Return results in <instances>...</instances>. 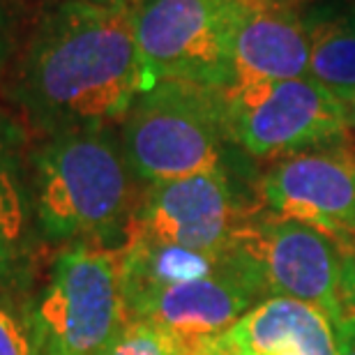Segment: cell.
I'll return each instance as SVG.
<instances>
[{
    "mask_svg": "<svg viewBox=\"0 0 355 355\" xmlns=\"http://www.w3.org/2000/svg\"><path fill=\"white\" fill-rule=\"evenodd\" d=\"M266 210L355 245V148L351 141L293 153L268 162L257 175Z\"/></svg>",
    "mask_w": 355,
    "mask_h": 355,
    "instance_id": "9c48e42d",
    "label": "cell"
},
{
    "mask_svg": "<svg viewBox=\"0 0 355 355\" xmlns=\"http://www.w3.org/2000/svg\"><path fill=\"white\" fill-rule=\"evenodd\" d=\"M97 3H125V0H97Z\"/></svg>",
    "mask_w": 355,
    "mask_h": 355,
    "instance_id": "d4e9b609",
    "label": "cell"
},
{
    "mask_svg": "<svg viewBox=\"0 0 355 355\" xmlns=\"http://www.w3.org/2000/svg\"><path fill=\"white\" fill-rule=\"evenodd\" d=\"M33 203L46 247L118 252L127 240L141 182L118 127H86L37 137L28 146Z\"/></svg>",
    "mask_w": 355,
    "mask_h": 355,
    "instance_id": "7a4b0ae2",
    "label": "cell"
},
{
    "mask_svg": "<svg viewBox=\"0 0 355 355\" xmlns=\"http://www.w3.org/2000/svg\"><path fill=\"white\" fill-rule=\"evenodd\" d=\"M266 297V284L257 266L238 247H231L224 270L159 291L130 321L157 325L189 351L201 342L222 337Z\"/></svg>",
    "mask_w": 355,
    "mask_h": 355,
    "instance_id": "30bf717a",
    "label": "cell"
},
{
    "mask_svg": "<svg viewBox=\"0 0 355 355\" xmlns=\"http://www.w3.org/2000/svg\"><path fill=\"white\" fill-rule=\"evenodd\" d=\"M233 247L257 266L268 297L282 295L314 304L330 323L344 316V245L330 233L261 208L240 229Z\"/></svg>",
    "mask_w": 355,
    "mask_h": 355,
    "instance_id": "ba28073f",
    "label": "cell"
},
{
    "mask_svg": "<svg viewBox=\"0 0 355 355\" xmlns=\"http://www.w3.org/2000/svg\"><path fill=\"white\" fill-rule=\"evenodd\" d=\"M337 355H355V314H344L332 323Z\"/></svg>",
    "mask_w": 355,
    "mask_h": 355,
    "instance_id": "ffe728a7",
    "label": "cell"
},
{
    "mask_svg": "<svg viewBox=\"0 0 355 355\" xmlns=\"http://www.w3.org/2000/svg\"><path fill=\"white\" fill-rule=\"evenodd\" d=\"M37 355H99L125 328L118 252L65 247L28 300Z\"/></svg>",
    "mask_w": 355,
    "mask_h": 355,
    "instance_id": "277c9868",
    "label": "cell"
},
{
    "mask_svg": "<svg viewBox=\"0 0 355 355\" xmlns=\"http://www.w3.org/2000/svg\"><path fill=\"white\" fill-rule=\"evenodd\" d=\"M229 259L231 250L210 254L150 238H127L118 250L120 293L127 321L159 291L217 275L226 268Z\"/></svg>",
    "mask_w": 355,
    "mask_h": 355,
    "instance_id": "5bb4252c",
    "label": "cell"
},
{
    "mask_svg": "<svg viewBox=\"0 0 355 355\" xmlns=\"http://www.w3.org/2000/svg\"><path fill=\"white\" fill-rule=\"evenodd\" d=\"M342 307L344 314H355V245H344Z\"/></svg>",
    "mask_w": 355,
    "mask_h": 355,
    "instance_id": "d6986e66",
    "label": "cell"
},
{
    "mask_svg": "<svg viewBox=\"0 0 355 355\" xmlns=\"http://www.w3.org/2000/svg\"><path fill=\"white\" fill-rule=\"evenodd\" d=\"M44 250L24 130L0 111V293L19 302L31 300Z\"/></svg>",
    "mask_w": 355,
    "mask_h": 355,
    "instance_id": "8fae6325",
    "label": "cell"
},
{
    "mask_svg": "<svg viewBox=\"0 0 355 355\" xmlns=\"http://www.w3.org/2000/svg\"><path fill=\"white\" fill-rule=\"evenodd\" d=\"M339 7H355V0H342V5Z\"/></svg>",
    "mask_w": 355,
    "mask_h": 355,
    "instance_id": "cb8c5ba5",
    "label": "cell"
},
{
    "mask_svg": "<svg viewBox=\"0 0 355 355\" xmlns=\"http://www.w3.org/2000/svg\"><path fill=\"white\" fill-rule=\"evenodd\" d=\"M17 51V7L14 0H0V74L10 67Z\"/></svg>",
    "mask_w": 355,
    "mask_h": 355,
    "instance_id": "ac0fdd59",
    "label": "cell"
},
{
    "mask_svg": "<svg viewBox=\"0 0 355 355\" xmlns=\"http://www.w3.org/2000/svg\"><path fill=\"white\" fill-rule=\"evenodd\" d=\"M240 5L257 7V10H286V12H307L318 0H238Z\"/></svg>",
    "mask_w": 355,
    "mask_h": 355,
    "instance_id": "44dd1931",
    "label": "cell"
},
{
    "mask_svg": "<svg viewBox=\"0 0 355 355\" xmlns=\"http://www.w3.org/2000/svg\"><path fill=\"white\" fill-rule=\"evenodd\" d=\"M125 3H137V0H125Z\"/></svg>",
    "mask_w": 355,
    "mask_h": 355,
    "instance_id": "484cf974",
    "label": "cell"
},
{
    "mask_svg": "<svg viewBox=\"0 0 355 355\" xmlns=\"http://www.w3.org/2000/svg\"><path fill=\"white\" fill-rule=\"evenodd\" d=\"M99 355H184L182 344L153 323L127 321Z\"/></svg>",
    "mask_w": 355,
    "mask_h": 355,
    "instance_id": "2e32d148",
    "label": "cell"
},
{
    "mask_svg": "<svg viewBox=\"0 0 355 355\" xmlns=\"http://www.w3.org/2000/svg\"><path fill=\"white\" fill-rule=\"evenodd\" d=\"M346 118H349V130H351V134H355V99L346 104Z\"/></svg>",
    "mask_w": 355,
    "mask_h": 355,
    "instance_id": "603a6c76",
    "label": "cell"
},
{
    "mask_svg": "<svg viewBox=\"0 0 355 355\" xmlns=\"http://www.w3.org/2000/svg\"><path fill=\"white\" fill-rule=\"evenodd\" d=\"M261 208L257 189L245 191L238 173L231 171L148 182L139 189L127 238H150L196 252L224 254Z\"/></svg>",
    "mask_w": 355,
    "mask_h": 355,
    "instance_id": "52a82bcc",
    "label": "cell"
},
{
    "mask_svg": "<svg viewBox=\"0 0 355 355\" xmlns=\"http://www.w3.org/2000/svg\"><path fill=\"white\" fill-rule=\"evenodd\" d=\"M224 342L236 355H270L293 349L300 355H337L330 318L314 304L272 295L252 307Z\"/></svg>",
    "mask_w": 355,
    "mask_h": 355,
    "instance_id": "4fadbf2b",
    "label": "cell"
},
{
    "mask_svg": "<svg viewBox=\"0 0 355 355\" xmlns=\"http://www.w3.org/2000/svg\"><path fill=\"white\" fill-rule=\"evenodd\" d=\"M132 3L60 0L35 21L7 79V99L35 137L120 127L153 88Z\"/></svg>",
    "mask_w": 355,
    "mask_h": 355,
    "instance_id": "6da1fadb",
    "label": "cell"
},
{
    "mask_svg": "<svg viewBox=\"0 0 355 355\" xmlns=\"http://www.w3.org/2000/svg\"><path fill=\"white\" fill-rule=\"evenodd\" d=\"M184 355H236L231 351V346L224 342V335L217 339H208L196 346H191L189 351H184Z\"/></svg>",
    "mask_w": 355,
    "mask_h": 355,
    "instance_id": "7402d4cb",
    "label": "cell"
},
{
    "mask_svg": "<svg viewBox=\"0 0 355 355\" xmlns=\"http://www.w3.org/2000/svg\"><path fill=\"white\" fill-rule=\"evenodd\" d=\"M311 21L302 12L240 5L233 31V83L286 81L309 74Z\"/></svg>",
    "mask_w": 355,
    "mask_h": 355,
    "instance_id": "7c38bea8",
    "label": "cell"
},
{
    "mask_svg": "<svg viewBox=\"0 0 355 355\" xmlns=\"http://www.w3.org/2000/svg\"><path fill=\"white\" fill-rule=\"evenodd\" d=\"M311 21L309 79L344 106L355 99V7H332Z\"/></svg>",
    "mask_w": 355,
    "mask_h": 355,
    "instance_id": "9a60e30c",
    "label": "cell"
},
{
    "mask_svg": "<svg viewBox=\"0 0 355 355\" xmlns=\"http://www.w3.org/2000/svg\"><path fill=\"white\" fill-rule=\"evenodd\" d=\"M222 90L157 81L139 92L118 134L127 164L141 184L208 171L240 173L238 148L226 132Z\"/></svg>",
    "mask_w": 355,
    "mask_h": 355,
    "instance_id": "3957f363",
    "label": "cell"
},
{
    "mask_svg": "<svg viewBox=\"0 0 355 355\" xmlns=\"http://www.w3.org/2000/svg\"><path fill=\"white\" fill-rule=\"evenodd\" d=\"M222 95L231 144L252 159L351 141L346 106L309 76L233 83Z\"/></svg>",
    "mask_w": 355,
    "mask_h": 355,
    "instance_id": "5b68a950",
    "label": "cell"
},
{
    "mask_svg": "<svg viewBox=\"0 0 355 355\" xmlns=\"http://www.w3.org/2000/svg\"><path fill=\"white\" fill-rule=\"evenodd\" d=\"M0 355H37L28 302L0 293Z\"/></svg>",
    "mask_w": 355,
    "mask_h": 355,
    "instance_id": "e0dca14e",
    "label": "cell"
},
{
    "mask_svg": "<svg viewBox=\"0 0 355 355\" xmlns=\"http://www.w3.org/2000/svg\"><path fill=\"white\" fill-rule=\"evenodd\" d=\"M134 31L153 83L233 86V31L238 0H137Z\"/></svg>",
    "mask_w": 355,
    "mask_h": 355,
    "instance_id": "8992f818",
    "label": "cell"
}]
</instances>
